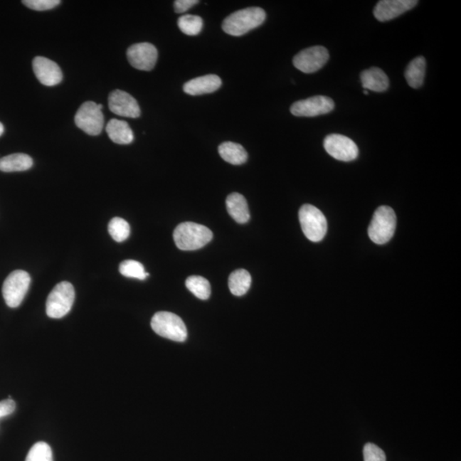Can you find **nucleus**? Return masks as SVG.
Segmentation results:
<instances>
[{"instance_id": "20e7f679", "label": "nucleus", "mask_w": 461, "mask_h": 461, "mask_svg": "<svg viewBox=\"0 0 461 461\" xmlns=\"http://www.w3.org/2000/svg\"><path fill=\"white\" fill-rule=\"evenodd\" d=\"M75 292L70 282L63 281L55 286L46 301V314L50 318L61 319L68 314L74 304Z\"/></svg>"}, {"instance_id": "72a5a7b5", "label": "nucleus", "mask_w": 461, "mask_h": 461, "mask_svg": "<svg viewBox=\"0 0 461 461\" xmlns=\"http://www.w3.org/2000/svg\"><path fill=\"white\" fill-rule=\"evenodd\" d=\"M364 94L365 95H367V94H369V91H367V90H364Z\"/></svg>"}, {"instance_id": "ddd939ff", "label": "nucleus", "mask_w": 461, "mask_h": 461, "mask_svg": "<svg viewBox=\"0 0 461 461\" xmlns=\"http://www.w3.org/2000/svg\"><path fill=\"white\" fill-rule=\"evenodd\" d=\"M109 108L111 112L123 117L138 118L141 114L135 98L121 90H115L110 94Z\"/></svg>"}, {"instance_id": "7ed1b4c3", "label": "nucleus", "mask_w": 461, "mask_h": 461, "mask_svg": "<svg viewBox=\"0 0 461 461\" xmlns=\"http://www.w3.org/2000/svg\"><path fill=\"white\" fill-rule=\"evenodd\" d=\"M396 216L394 211L388 206L379 207L374 212L369 228L371 240L377 245H384L394 236Z\"/></svg>"}, {"instance_id": "2f4dec72", "label": "nucleus", "mask_w": 461, "mask_h": 461, "mask_svg": "<svg viewBox=\"0 0 461 461\" xmlns=\"http://www.w3.org/2000/svg\"><path fill=\"white\" fill-rule=\"evenodd\" d=\"M198 3V0H176L174 1V11L176 13H184Z\"/></svg>"}, {"instance_id": "39448f33", "label": "nucleus", "mask_w": 461, "mask_h": 461, "mask_svg": "<svg viewBox=\"0 0 461 461\" xmlns=\"http://www.w3.org/2000/svg\"><path fill=\"white\" fill-rule=\"evenodd\" d=\"M154 332L165 339L175 341H184L187 339L185 323L178 315L170 312H158L152 319Z\"/></svg>"}, {"instance_id": "6e6552de", "label": "nucleus", "mask_w": 461, "mask_h": 461, "mask_svg": "<svg viewBox=\"0 0 461 461\" xmlns=\"http://www.w3.org/2000/svg\"><path fill=\"white\" fill-rule=\"evenodd\" d=\"M102 108V105H97L92 101L84 102L75 115L76 126L89 135L100 134L105 125Z\"/></svg>"}, {"instance_id": "c85d7f7f", "label": "nucleus", "mask_w": 461, "mask_h": 461, "mask_svg": "<svg viewBox=\"0 0 461 461\" xmlns=\"http://www.w3.org/2000/svg\"><path fill=\"white\" fill-rule=\"evenodd\" d=\"M364 461H386L384 452L373 443H366L363 450Z\"/></svg>"}, {"instance_id": "4be33fe9", "label": "nucleus", "mask_w": 461, "mask_h": 461, "mask_svg": "<svg viewBox=\"0 0 461 461\" xmlns=\"http://www.w3.org/2000/svg\"><path fill=\"white\" fill-rule=\"evenodd\" d=\"M426 61L424 57H418L410 62L405 71V78L413 88H420L424 83Z\"/></svg>"}, {"instance_id": "f8f14e48", "label": "nucleus", "mask_w": 461, "mask_h": 461, "mask_svg": "<svg viewBox=\"0 0 461 461\" xmlns=\"http://www.w3.org/2000/svg\"><path fill=\"white\" fill-rule=\"evenodd\" d=\"M127 57L128 62L137 70L151 71L156 65L158 53L151 43H138L127 49Z\"/></svg>"}, {"instance_id": "0eeeda50", "label": "nucleus", "mask_w": 461, "mask_h": 461, "mask_svg": "<svg viewBox=\"0 0 461 461\" xmlns=\"http://www.w3.org/2000/svg\"><path fill=\"white\" fill-rule=\"evenodd\" d=\"M31 277L23 270L13 271L4 280L2 294L8 307H17L28 293Z\"/></svg>"}, {"instance_id": "b1692460", "label": "nucleus", "mask_w": 461, "mask_h": 461, "mask_svg": "<svg viewBox=\"0 0 461 461\" xmlns=\"http://www.w3.org/2000/svg\"><path fill=\"white\" fill-rule=\"evenodd\" d=\"M186 288L201 300H207L211 295V286L203 277L190 276L186 281Z\"/></svg>"}, {"instance_id": "1a4fd4ad", "label": "nucleus", "mask_w": 461, "mask_h": 461, "mask_svg": "<svg viewBox=\"0 0 461 461\" xmlns=\"http://www.w3.org/2000/svg\"><path fill=\"white\" fill-rule=\"evenodd\" d=\"M324 148L335 159L341 161L356 160L359 149L351 139L344 135L332 134L327 136L324 140Z\"/></svg>"}, {"instance_id": "f257e3e1", "label": "nucleus", "mask_w": 461, "mask_h": 461, "mask_svg": "<svg viewBox=\"0 0 461 461\" xmlns=\"http://www.w3.org/2000/svg\"><path fill=\"white\" fill-rule=\"evenodd\" d=\"M266 20V12L262 8L250 7L231 14L222 23V29L230 36H245L251 30L258 28Z\"/></svg>"}, {"instance_id": "dca6fc26", "label": "nucleus", "mask_w": 461, "mask_h": 461, "mask_svg": "<svg viewBox=\"0 0 461 461\" xmlns=\"http://www.w3.org/2000/svg\"><path fill=\"white\" fill-rule=\"evenodd\" d=\"M221 85L222 81L219 76L207 75L188 81L184 85L183 90L189 95L198 96L215 92L221 87Z\"/></svg>"}, {"instance_id": "423d86ee", "label": "nucleus", "mask_w": 461, "mask_h": 461, "mask_svg": "<svg viewBox=\"0 0 461 461\" xmlns=\"http://www.w3.org/2000/svg\"><path fill=\"white\" fill-rule=\"evenodd\" d=\"M299 221L302 232L310 241L322 240L327 232V221L319 208L310 204H304L299 211Z\"/></svg>"}, {"instance_id": "473e14b6", "label": "nucleus", "mask_w": 461, "mask_h": 461, "mask_svg": "<svg viewBox=\"0 0 461 461\" xmlns=\"http://www.w3.org/2000/svg\"><path fill=\"white\" fill-rule=\"evenodd\" d=\"M4 125L1 122H0V136H1L4 134Z\"/></svg>"}, {"instance_id": "f3484780", "label": "nucleus", "mask_w": 461, "mask_h": 461, "mask_svg": "<svg viewBox=\"0 0 461 461\" xmlns=\"http://www.w3.org/2000/svg\"><path fill=\"white\" fill-rule=\"evenodd\" d=\"M361 80L363 88L376 92H386L390 85L386 73L375 67L362 71Z\"/></svg>"}, {"instance_id": "bb28decb", "label": "nucleus", "mask_w": 461, "mask_h": 461, "mask_svg": "<svg viewBox=\"0 0 461 461\" xmlns=\"http://www.w3.org/2000/svg\"><path fill=\"white\" fill-rule=\"evenodd\" d=\"M108 230L111 238L118 243L125 241L130 235L129 224L120 217H115L110 221Z\"/></svg>"}, {"instance_id": "c756f323", "label": "nucleus", "mask_w": 461, "mask_h": 461, "mask_svg": "<svg viewBox=\"0 0 461 461\" xmlns=\"http://www.w3.org/2000/svg\"><path fill=\"white\" fill-rule=\"evenodd\" d=\"M59 0H24V6L32 9L33 11H48L59 6Z\"/></svg>"}, {"instance_id": "5701e85b", "label": "nucleus", "mask_w": 461, "mask_h": 461, "mask_svg": "<svg viewBox=\"0 0 461 461\" xmlns=\"http://www.w3.org/2000/svg\"><path fill=\"white\" fill-rule=\"evenodd\" d=\"M251 282L250 272L245 269H238L230 275L228 280L230 292L234 296H243L250 290Z\"/></svg>"}, {"instance_id": "393cba45", "label": "nucleus", "mask_w": 461, "mask_h": 461, "mask_svg": "<svg viewBox=\"0 0 461 461\" xmlns=\"http://www.w3.org/2000/svg\"><path fill=\"white\" fill-rule=\"evenodd\" d=\"M178 27L186 36H196L202 31L203 21L198 16L184 15L178 20Z\"/></svg>"}, {"instance_id": "cd10ccee", "label": "nucleus", "mask_w": 461, "mask_h": 461, "mask_svg": "<svg viewBox=\"0 0 461 461\" xmlns=\"http://www.w3.org/2000/svg\"><path fill=\"white\" fill-rule=\"evenodd\" d=\"M26 461H53V450L44 442H38L30 448Z\"/></svg>"}, {"instance_id": "a878e982", "label": "nucleus", "mask_w": 461, "mask_h": 461, "mask_svg": "<svg viewBox=\"0 0 461 461\" xmlns=\"http://www.w3.org/2000/svg\"><path fill=\"white\" fill-rule=\"evenodd\" d=\"M119 271L123 276L139 280H144L149 276V273L144 270L143 264L134 260H124L120 264Z\"/></svg>"}, {"instance_id": "aec40b11", "label": "nucleus", "mask_w": 461, "mask_h": 461, "mask_svg": "<svg viewBox=\"0 0 461 461\" xmlns=\"http://www.w3.org/2000/svg\"><path fill=\"white\" fill-rule=\"evenodd\" d=\"M33 159L27 154L15 153L0 158V171L6 173L21 172L32 168Z\"/></svg>"}, {"instance_id": "f03ea898", "label": "nucleus", "mask_w": 461, "mask_h": 461, "mask_svg": "<svg viewBox=\"0 0 461 461\" xmlns=\"http://www.w3.org/2000/svg\"><path fill=\"white\" fill-rule=\"evenodd\" d=\"M212 238L211 230L194 222H184L174 232L175 245L181 250H199L211 242Z\"/></svg>"}, {"instance_id": "412c9836", "label": "nucleus", "mask_w": 461, "mask_h": 461, "mask_svg": "<svg viewBox=\"0 0 461 461\" xmlns=\"http://www.w3.org/2000/svg\"><path fill=\"white\" fill-rule=\"evenodd\" d=\"M218 152L222 159L233 165L243 164L248 159L245 149L241 144L230 141L222 143L218 148Z\"/></svg>"}, {"instance_id": "6ab92c4d", "label": "nucleus", "mask_w": 461, "mask_h": 461, "mask_svg": "<svg viewBox=\"0 0 461 461\" xmlns=\"http://www.w3.org/2000/svg\"><path fill=\"white\" fill-rule=\"evenodd\" d=\"M226 204L229 215L238 223L243 224L249 221V206L245 196L239 194H230L226 198Z\"/></svg>"}, {"instance_id": "7c9ffc66", "label": "nucleus", "mask_w": 461, "mask_h": 461, "mask_svg": "<svg viewBox=\"0 0 461 461\" xmlns=\"http://www.w3.org/2000/svg\"><path fill=\"white\" fill-rule=\"evenodd\" d=\"M16 403L11 399L0 401V418L11 415L15 411Z\"/></svg>"}, {"instance_id": "9d476101", "label": "nucleus", "mask_w": 461, "mask_h": 461, "mask_svg": "<svg viewBox=\"0 0 461 461\" xmlns=\"http://www.w3.org/2000/svg\"><path fill=\"white\" fill-rule=\"evenodd\" d=\"M329 53L327 48L323 46H316L302 50L295 55L293 58L294 66L298 70L312 74L322 68L328 62Z\"/></svg>"}, {"instance_id": "2eb2a0df", "label": "nucleus", "mask_w": 461, "mask_h": 461, "mask_svg": "<svg viewBox=\"0 0 461 461\" xmlns=\"http://www.w3.org/2000/svg\"><path fill=\"white\" fill-rule=\"evenodd\" d=\"M33 70L37 79L46 87H54L63 80L61 68L51 60L44 57H36L33 61Z\"/></svg>"}, {"instance_id": "9b49d317", "label": "nucleus", "mask_w": 461, "mask_h": 461, "mask_svg": "<svg viewBox=\"0 0 461 461\" xmlns=\"http://www.w3.org/2000/svg\"><path fill=\"white\" fill-rule=\"evenodd\" d=\"M334 107V102L331 97L314 96L294 102L290 107V112L295 117H314L332 112Z\"/></svg>"}, {"instance_id": "a211bd4d", "label": "nucleus", "mask_w": 461, "mask_h": 461, "mask_svg": "<svg viewBox=\"0 0 461 461\" xmlns=\"http://www.w3.org/2000/svg\"><path fill=\"white\" fill-rule=\"evenodd\" d=\"M106 132L110 139L118 144H129L134 141V132L128 123L122 120L111 119L107 124Z\"/></svg>"}, {"instance_id": "4468645a", "label": "nucleus", "mask_w": 461, "mask_h": 461, "mask_svg": "<svg viewBox=\"0 0 461 461\" xmlns=\"http://www.w3.org/2000/svg\"><path fill=\"white\" fill-rule=\"evenodd\" d=\"M416 0H382L375 6L373 14L379 21H388L412 10L418 4Z\"/></svg>"}]
</instances>
